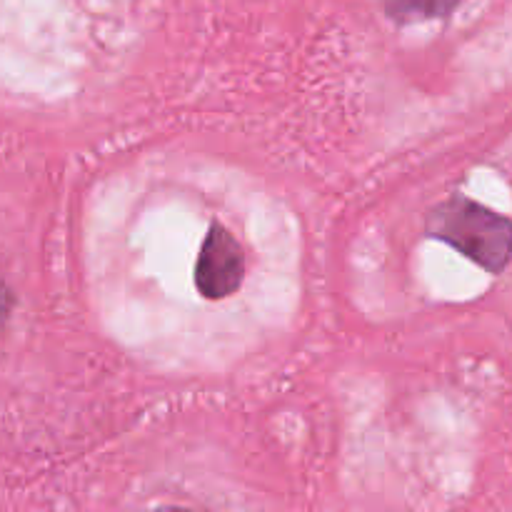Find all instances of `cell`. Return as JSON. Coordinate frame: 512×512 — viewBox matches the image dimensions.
Returning <instances> with one entry per match:
<instances>
[{
    "label": "cell",
    "instance_id": "cell-1",
    "mask_svg": "<svg viewBox=\"0 0 512 512\" xmlns=\"http://www.w3.org/2000/svg\"><path fill=\"white\" fill-rule=\"evenodd\" d=\"M428 235L490 275H500L512 263V218L460 193L430 210Z\"/></svg>",
    "mask_w": 512,
    "mask_h": 512
},
{
    "label": "cell",
    "instance_id": "cell-2",
    "mask_svg": "<svg viewBox=\"0 0 512 512\" xmlns=\"http://www.w3.org/2000/svg\"><path fill=\"white\" fill-rule=\"evenodd\" d=\"M245 278V253L225 225L213 223L195 263V288L205 300H225L238 293Z\"/></svg>",
    "mask_w": 512,
    "mask_h": 512
},
{
    "label": "cell",
    "instance_id": "cell-3",
    "mask_svg": "<svg viewBox=\"0 0 512 512\" xmlns=\"http://www.w3.org/2000/svg\"><path fill=\"white\" fill-rule=\"evenodd\" d=\"M390 18L400 23H423V20L448 18L460 0H385Z\"/></svg>",
    "mask_w": 512,
    "mask_h": 512
},
{
    "label": "cell",
    "instance_id": "cell-4",
    "mask_svg": "<svg viewBox=\"0 0 512 512\" xmlns=\"http://www.w3.org/2000/svg\"><path fill=\"white\" fill-rule=\"evenodd\" d=\"M10 308H13V295H10V290L0 283V328H3V323L8 320Z\"/></svg>",
    "mask_w": 512,
    "mask_h": 512
}]
</instances>
